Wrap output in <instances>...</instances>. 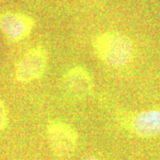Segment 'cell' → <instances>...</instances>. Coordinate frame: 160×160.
Masks as SVG:
<instances>
[{"mask_svg": "<svg viewBox=\"0 0 160 160\" xmlns=\"http://www.w3.org/2000/svg\"><path fill=\"white\" fill-rule=\"evenodd\" d=\"M92 46L98 59L110 69H120L131 62L133 45L129 37L117 31L97 35Z\"/></svg>", "mask_w": 160, "mask_h": 160, "instance_id": "cell-1", "label": "cell"}, {"mask_svg": "<svg viewBox=\"0 0 160 160\" xmlns=\"http://www.w3.org/2000/svg\"><path fill=\"white\" fill-rule=\"evenodd\" d=\"M63 87L71 97L84 99L90 95L93 89L92 75L83 66H74L63 75Z\"/></svg>", "mask_w": 160, "mask_h": 160, "instance_id": "cell-5", "label": "cell"}, {"mask_svg": "<svg viewBox=\"0 0 160 160\" xmlns=\"http://www.w3.org/2000/svg\"><path fill=\"white\" fill-rule=\"evenodd\" d=\"M119 121L122 126L140 137L160 134V110H145L130 117L119 118Z\"/></svg>", "mask_w": 160, "mask_h": 160, "instance_id": "cell-4", "label": "cell"}, {"mask_svg": "<svg viewBox=\"0 0 160 160\" xmlns=\"http://www.w3.org/2000/svg\"><path fill=\"white\" fill-rule=\"evenodd\" d=\"M48 52L41 46L29 49L19 61L15 69V78L19 83H30L39 79L46 72Z\"/></svg>", "mask_w": 160, "mask_h": 160, "instance_id": "cell-3", "label": "cell"}, {"mask_svg": "<svg viewBox=\"0 0 160 160\" xmlns=\"http://www.w3.org/2000/svg\"><path fill=\"white\" fill-rule=\"evenodd\" d=\"M83 160H102V159H100V158H95V157H88V158H84Z\"/></svg>", "mask_w": 160, "mask_h": 160, "instance_id": "cell-8", "label": "cell"}, {"mask_svg": "<svg viewBox=\"0 0 160 160\" xmlns=\"http://www.w3.org/2000/svg\"><path fill=\"white\" fill-rule=\"evenodd\" d=\"M8 123V113L4 102L0 99V132L6 129Z\"/></svg>", "mask_w": 160, "mask_h": 160, "instance_id": "cell-7", "label": "cell"}, {"mask_svg": "<svg viewBox=\"0 0 160 160\" xmlns=\"http://www.w3.org/2000/svg\"><path fill=\"white\" fill-rule=\"evenodd\" d=\"M33 27V20L22 13L6 12L0 17V29L8 39L13 42L28 38Z\"/></svg>", "mask_w": 160, "mask_h": 160, "instance_id": "cell-6", "label": "cell"}, {"mask_svg": "<svg viewBox=\"0 0 160 160\" xmlns=\"http://www.w3.org/2000/svg\"><path fill=\"white\" fill-rule=\"evenodd\" d=\"M46 135L52 154L59 158H69L78 144V132L68 123L58 119H49L46 125Z\"/></svg>", "mask_w": 160, "mask_h": 160, "instance_id": "cell-2", "label": "cell"}]
</instances>
